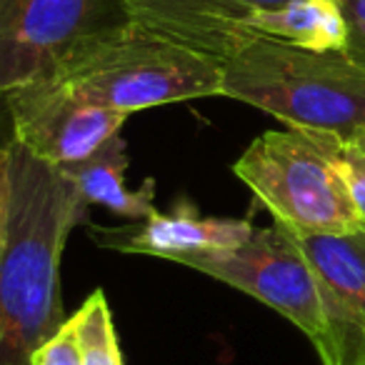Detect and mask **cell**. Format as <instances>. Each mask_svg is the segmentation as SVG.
<instances>
[{"label": "cell", "instance_id": "6da1fadb", "mask_svg": "<svg viewBox=\"0 0 365 365\" xmlns=\"http://www.w3.org/2000/svg\"><path fill=\"white\" fill-rule=\"evenodd\" d=\"M88 203L58 168L11 143V198L0 253V365H36L66 325L61 255Z\"/></svg>", "mask_w": 365, "mask_h": 365}, {"label": "cell", "instance_id": "7a4b0ae2", "mask_svg": "<svg viewBox=\"0 0 365 365\" xmlns=\"http://www.w3.org/2000/svg\"><path fill=\"white\" fill-rule=\"evenodd\" d=\"M220 96L270 113L288 128L335 135L365 128V71L343 53L255 38L223 63Z\"/></svg>", "mask_w": 365, "mask_h": 365}, {"label": "cell", "instance_id": "3957f363", "mask_svg": "<svg viewBox=\"0 0 365 365\" xmlns=\"http://www.w3.org/2000/svg\"><path fill=\"white\" fill-rule=\"evenodd\" d=\"M278 225L295 235L365 230L338 165V135L325 130H268L233 163Z\"/></svg>", "mask_w": 365, "mask_h": 365}, {"label": "cell", "instance_id": "277c9868", "mask_svg": "<svg viewBox=\"0 0 365 365\" xmlns=\"http://www.w3.org/2000/svg\"><path fill=\"white\" fill-rule=\"evenodd\" d=\"M53 81L118 113L220 96L223 66L130 23L66 63Z\"/></svg>", "mask_w": 365, "mask_h": 365}, {"label": "cell", "instance_id": "5b68a950", "mask_svg": "<svg viewBox=\"0 0 365 365\" xmlns=\"http://www.w3.org/2000/svg\"><path fill=\"white\" fill-rule=\"evenodd\" d=\"M178 265L205 273L278 310L313 343L323 365H335V340L328 308L308 258L283 225L253 228L243 245L230 250L182 255Z\"/></svg>", "mask_w": 365, "mask_h": 365}, {"label": "cell", "instance_id": "8992f818", "mask_svg": "<svg viewBox=\"0 0 365 365\" xmlns=\"http://www.w3.org/2000/svg\"><path fill=\"white\" fill-rule=\"evenodd\" d=\"M130 23L125 0H0V96L53 81L71 58Z\"/></svg>", "mask_w": 365, "mask_h": 365}, {"label": "cell", "instance_id": "52a82bcc", "mask_svg": "<svg viewBox=\"0 0 365 365\" xmlns=\"http://www.w3.org/2000/svg\"><path fill=\"white\" fill-rule=\"evenodd\" d=\"M3 96L13 143L53 168L88 158L128 120L125 113L96 106L61 81H38Z\"/></svg>", "mask_w": 365, "mask_h": 365}, {"label": "cell", "instance_id": "ba28073f", "mask_svg": "<svg viewBox=\"0 0 365 365\" xmlns=\"http://www.w3.org/2000/svg\"><path fill=\"white\" fill-rule=\"evenodd\" d=\"M130 21L143 31L208 56L223 66L243 51L250 16L290 0H125Z\"/></svg>", "mask_w": 365, "mask_h": 365}, {"label": "cell", "instance_id": "9c48e42d", "mask_svg": "<svg viewBox=\"0 0 365 365\" xmlns=\"http://www.w3.org/2000/svg\"><path fill=\"white\" fill-rule=\"evenodd\" d=\"M295 243L323 290L335 365H360L365 355V230L295 235Z\"/></svg>", "mask_w": 365, "mask_h": 365}, {"label": "cell", "instance_id": "30bf717a", "mask_svg": "<svg viewBox=\"0 0 365 365\" xmlns=\"http://www.w3.org/2000/svg\"><path fill=\"white\" fill-rule=\"evenodd\" d=\"M255 225L245 218H208L200 215L190 200L173 205L170 213L155 210L143 218L140 225L125 228H93V238L103 248L120 253L155 255V258L175 263L182 255L210 253V250H230L250 238Z\"/></svg>", "mask_w": 365, "mask_h": 365}, {"label": "cell", "instance_id": "8fae6325", "mask_svg": "<svg viewBox=\"0 0 365 365\" xmlns=\"http://www.w3.org/2000/svg\"><path fill=\"white\" fill-rule=\"evenodd\" d=\"M125 143L118 133L88 158L61 165L58 170L76 185V190L88 205H103L123 218L143 220L158 210L155 180L148 178L143 188L130 190L125 185Z\"/></svg>", "mask_w": 365, "mask_h": 365}, {"label": "cell", "instance_id": "7c38bea8", "mask_svg": "<svg viewBox=\"0 0 365 365\" xmlns=\"http://www.w3.org/2000/svg\"><path fill=\"white\" fill-rule=\"evenodd\" d=\"M248 36L315 53H340L345 46V23L335 0H290L283 8L250 16Z\"/></svg>", "mask_w": 365, "mask_h": 365}, {"label": "cell", "instance_id": "4fadbf2b", "mask_svg": "<svg viewBox=\"0 0 365 365\" xmlns=\"http://www.w3.org/2000/svg\"><path fill=\"white\" fill-rule=\"evenodd\" d=\"M76 333L81 345L83 365H123L115 325L108 308L106 293L101 288L81 305L76 315Z\"/></svg>", "mask_w": 365, "mask_h": 365}, {"label": "cell", "instance_id": "5bb4252c", "mask_svg": "<svg viewBox=\"0 0 365 365\" xmlns=\"http://www.w3.org/2000/svg\"><path fill=\"white\" fill-rule=\"evenodd\" d=\"M338 165L365 228V128L338 135Z\"/></svg>", "mask_w": 365, "mask_h": 365}, {"label": "cell", "instance_id": "9a60e30c", "mask_svg": "<svg viewBox=\"0 0 365 365\" xmlns=\"http://www.w3.org/2000/svg\"><path fill=\"white\" fill-rule=\"evenodd\" d=\"M345 23L343 56L365 71V0H335Z\"/></svg>", "mask_w": 365, "mask_h": 365}, {"label": "cell", "instance_id": "2e32d148", "mask_svg": "<svg viewBox=\"0 0 365 365\" xmlns=\"http://www.w3.org/2000/svg\"><path fill=\"white\" fill-rule=\"evenodd\" d=\"M36 365H83L81 345H78L76 320L68 318L66 325L36 353Z\"/></svg>", "mask_w": 365, "mask_h": 365}, {"label": "cell", "instance_id": "e0dca14e", "mask_svg": "<svg viewBox=\"0 0 365 365\" xmlns=\"http://www.w3.org/2000/svg\"><path fill=\"white\" fill-rule=\"evenodd\" d=\"M8 198H11V145H0V253L6 240Z\"/></svg>", "mask_w": 365, "mask_h": 365}, {"label": "cell", "instance_id": "ac0fdd59", "mask_svg": "<svg viewBox=\"0 0 365 365\" xmlns=\"http://www.w3.org/2000/svg\"><path fill=\"white\" fill-rule=\"evenodd\" d=\"M13 143V125L8 115L6 96H0V145H11Z\"/></svg>", "mask_w": 365, "mask_h": 365}, {"label": "cell", "instance_id": "d6986e66", "mask_svg": "<svg viewBox=\"0 0 365 365\" xmlns=\"http://www.w3.org/2000/svg\"><path fill=\"white\" fill-rule=\"evenodd\" d=\"M360 365H365V355H363V360H360Z\"/></svg>", "mask_w": 365, "mask_h": 365}]
</instances>
